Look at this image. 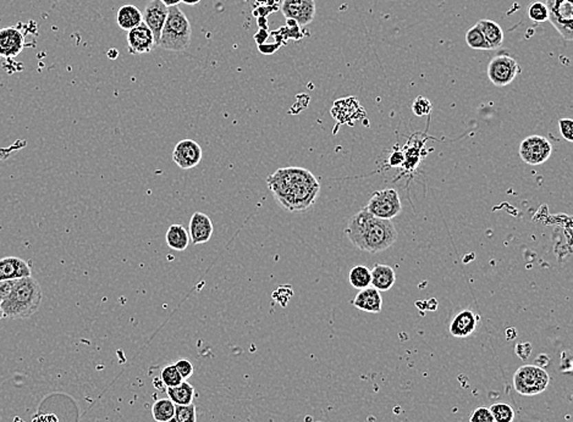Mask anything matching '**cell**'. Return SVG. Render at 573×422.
Wrapping results in <instances>:
<instances>
[{
    "label": "cell",
    "mask_w": 573,
    "mask_h": 422,
    "mask_svg": "<svg viewBox=\"0 0 573 422\" xmlns=\"http://www.w3.org/2000/svg\"><path fill=\"white\" fill-rule=\"evenodd\" d=\"M470 422H494V417L488 408L479 406L471 414Z\"/></svg>",
    "instance_id": "cell-32"
},
{
    "label": "cell",
    "mask_w": 573,
    "mask_h": 422,
    "mask_svg": "<svg viewBox=\"0 0 573 422\" xmlns=\"http://www.w3.org/2000/svg\"><path fill=\"white\" fill-rule=\"evenodd\" d=\"M528 16H530L532 21L538 22V23L548 21L549 14H548L545 4L541 3V1L532 3L530 8H528Z\"/></svg>",
    "instance_id": "cell-30"
},
{
    "label": "cell",
    "mask_w": 573,
    "mask_h": 422,
    "mask_svg": "<svg viewBox=\"0 0 573 422\" xmlns=\"http://www.w3.org/2000/svg\"><path fill=\"white\" fill-rule=\"evenodd\" d=\"M530 353H532V346H530V343H519L516 346V354L519 355L522 360H526V359H528V357L530 355Z\"/></svg>",
    "instance_id": "cell-36"
},
{
    "label": "cell",
    "mask_w": 573,
    "mask_h": 422,
    "mask_svg": "<svg viewBox=\"0 0 573 422\" xmlns=\"http://www.w3.org/2000/svg\"><path fill=\"white\" fill-rule=\"evenodd\" d=\"M116 22L121 30L130 31L142 22V12L135 5L121 6L116 14Z\"/></svg>",
    "instance_id": "cell-22"
},
{
    "label": "cell",
    "mask_w": 573,
    "mask_h": 422,
    "mask_svg": "<svg viewBox=\"0 0 573 422\" xmlns=\"http://www.w3.org/2000/svg\"><path fill=\"white\" fill-rule=\"evenodd\" d=\"M550 376L537 365H524L513 375V387L517 393L526 397L541 395L548 388Z\"/></svg>",
    "instance_id": "cell-5"
},
{
    "label": "cell",
    "mask_w": 573,
    "mask_h": 422,
    "mask_svg": "<svg viewBox=\"0 0 573 422\" xmlns=\"http://www.w3.org/2000/svg\"><path fill=\"white\" fill-rule=\"evenodd\" d=\"M162 3H163L164 5L168 6H177L181 3V0H160Z\"/></svg>",
    "instance_id": "cell-38"
},
{
    "label": "cell",
    "mask_w": 573,
    "mask_h": 422,
    "mask_svg": "<svg viewBox=\"0 0 573 422\" xmlns=\"http://www.w3.org/2000/svg\"><path fill=\"white\" fill-rule=\"evenodd\" d=\"M174 365L177 368V371H179V374H180L182 379H190L192 375H193V365H192L191 362L185 360V359H181L179 362H176Z\"/></svg>",
    "instance_id": "cell-33"
},
{
    "label": "cell",
    "mask_w": 573,
    "mask_h": 422,
    "mask_svg": "<svg viewBox=\"0 0 573 422\" xmlns=\"http://www.w3.org/2000/svg\"><path fill=\"white\" fill-rule=\"evenodd\" d=\"M181 3L187 4V5H197L201 3V0H181Z\"/></svg>",
    "instance_id": "cell-39"
},
{
    "label": "cell",
    "mask_w": 573,
    "mask_h": 422,
    "mask_svg": "<svg viewBox=\"0 0 573 422\" xmlns=\"http://www.w3.org/2000/svg\"><path fill=\"white\" fill-rule=\"evenodd\" d=\"M489 410L494 417V421L512 422L515 419L512 406H508L506 403H495L489 408Z\"/></svg>",
    "instance_id": "cell-26"
},
{
    "label": "cell",
    "mask_w": 573,
    "mask_h": 422,
    "mask_svg": "<svg viewBox=\"0 0 573 422\" xmlns=\"http://www.w3.org/2000/svg\"><path fill=\"white\" fill-rule=\"evenodd\" d=\"M32 422H61L53 414H39L33 417Z\"/></svg>",
    "instance_id": "cell-37"
},
{
    "label": "cell",
    "mask_w": 573,
    "mask_h": 422,
    "mask_svg": "<svg viewBox=\"0 0 573 422\" xmlns=\"http://www.w3.org/2000/svg\"><path fill=\"white\" fill-rule=\"evenodd\" d=\"M166 395H169L170 401H173L175 406H188L192 404L196 390L188 382L182 381L176 387H168Z\"/></svg>",
    "instance_id": "cell-23"
},
{
    "label": "cell",
    "mask_w": 573,
    "mask_h": 422,
    "mask_svg": "<svg viewBox=\"0 0 573 422\" xmlns=\"http://www.w3.org/2000/svg\"><path fill=\"white\" fill-rule=\"evenodd\" d=\"M519 72L517 61L508 55H497L488 65V77L497 87L508 86Z\"/></svg>",
    "instance_id": "cell-8"
},
{
    "label": "cell",
    "mask_w": 573,
    "mask_h": 422,
    "mask_svg": "<svg viewBox=\"0 0 573 422\" xmlns=\"http://www.w3.org/2000/svg\"><path fill=\"white\" fill-rule=\"evenodd\" d=\"M316 10L314 0H284L281 4L283 15L300 26L310 25L314 20Z\"/></svg>",
    "instance_id": "cell-11"
},
{
    "label": "cell",
    "mask_w": 573,
    "mask_h": 422,
    "mask_svg": "<svg viewBox=\"0 0 573 422\" xmlns=\"http://www.w3.org/2000/svg\"><path fill=\"white\" fill-rule=\"evenodd\" d=\"M371 282L373 288L380 291H389L393 288L396 282V275L393 267L382 264H376L371 270Z\"/></svg>",
    "instance_id": "cell-19"
},
{
    "label": "cell",
    "mask_w": 573,
    "mask_h": 422,
    "mask_svg": "<svg viewBox=\"0 0 573 422\" xmlns=\"http://www.w3.org/2000/svg\"><path fill=\"white\" fill-rule=\"evenodd\" d=\"M187 231L190 234L192 244L198 245V244L207 243L213 236V222L207 214L201 212V211H196L192 215L190 226H188Z\"/></svg>",
    "instance_id": "cell-15"
},
{
    "label": "cell",
    "mask_w": 573,
    "mask_h": 422,
    "mask_svg": "<svg viewBox=\"0 0 573 422\" xmlns=\"http://www.w3.org/2000/svg\"><path fill=\"white\" fill-rule=\"evenodd\" d=\"M28 276H31V269L25 260L15 256L0 259V281L19 280Z\"/></svg>",
    "instance_id": "cell-16"
},
{
    "label": "cell",
    "mask_w": 573,
    "mask_h": 422,
    "mask_svg": "<svg viewBox=\"0 0 573 422\" xmlns=\"http://www.w3.org/2000/svg\"><path fill=\"white\" fill-rule=\"evenodd\" d=\"M3 318H4V314H3V310L0 308V320L3 319Z\"/></svg>",
    "instance_id": "cell-41"
},
{
    "label": "cell",
    "mask_w": 573,
    "mask_h": 422,
    "mask_svg": "<svg viewBox=\"0 0 573 422\" xmlns=\"http://www.w3.org/2000/svg\"><path fill=\"white\" fill-rule=\"evenodd\" d=\"M494 422H497V421H494Z\"/></svg>",
    "instance_id": "cell-42"
},
{
    "label": "cell",
    "mask_w": 573,
    "mask_h": 422,
    "mask_svg": "<svg viewBox=\"0 0 573 422\" xmlns=\"http://www.w3.org/2000/svg\"><path fill=\"white\" fill-rule=\"evenodd\" d=\"M345 233L356 248L371 254L388 249L398 239V231L391 220L373 216L366 209L349 219Z\"/></svg>",
    "instance_id": "cell-2"
},
{
    "label": "cell",
    "mask_w": 573,
    "mask_h": 422,
    "mask_svg": "<svg viewBox=\"0 0 573 422\" xmlns=\"http://www.w3.org/2000/svg\"><path fill=\"white\" fill-rule=\"evenodd\" d=\"M166 422H180V421H179V420H176V419H175V417H173V419H170L169 421H166Z\"/></svg>",
    "instance_id": "cell-40"
},
{
    "label": "cell",
    "mask_w": 573,
    "mask_h": 422,
    "mask_svg": "<svg viewBox=\"0 0 573 422\" xmlns=\"http://www.w3.org/2000/svg\"><path fill=\"white\" fill-rule=\"evenodd\" d=\"M412 110H413V113L417 116H424V115H428L431 111V104L426 98L424 97H418L415 99V102H413V105H412Z\"/></svg>",
    "instance_id": "cell-31"
},
{
    "label": "cell",
    "mask_w": 573,
    "mask_h": 422,
    "mask_svg": "<svg viewBox=\"0 0 573 422\" xmlns=\"http://www.w3.org/2000/svg\"><path fill=\"white\" fill-rule=\"evenodd\" d=\"M165 241L168 247L176 252H184V250L188 248V245L191 244V239H190V234L187 228L184 227L180 223H175L171 225L166 234H165Z\"/></svg>",
    "instance_id": "cell-20"
},
{
    "label": "cell",
    "mask_w": 573,
    "mask_h": 422,
    "mask_svg": "<svg viewBox=\"0 0 573 422\" xmlns=\"http://www.w3.org/2000/svg\"><path fill=\"white\" fill-rule=\"evenodd\" d=\"M174 417L180 422H196V406L193 404L175 406Z\"/></svg>",
    "instance_id": "cell-29"
},
{
    "label": "cell",
    "mask_w": 573,
    "mask_h": 422,
    "mask_svg": "<svg viewBox=\"0 0 573 422\" xmlns=\"http://www.w3.org/2000/svg\"><path fill=\"white\" fill-rule=\"evenodd\" d=\"M552 153V143L541 135H530L519 146V157L528 165L545 163Z\"/></svg>",
    "instance_id": "cell-9"
},
{
    "label": "cell",
    "mask_w": 573,
    "mask_h": 422,
    "mask_svg": "<svg viewBox=\"0 0 573 422\" xmlns=\"http://www.w3.org/2000/svg\"><path fill=\"white\" fill-rule=\"evenodd\" d=\"M478 325V316L472 310H464L453 318L450 324V333L456 338L471 336Z\"/></svg>",
    "instance_id": "cell-17"
},
{
    "label": "cell",
    "mask_w": 573,
    "mask_h": 422,
    "mask_svg": "<svg viewBox=\"0 0 573 422\" xmlns=\"http://www.w3.org/2000/svg\"><path fill=\"white\" fill-rule=\"evenodd\" d=\"M25 48V36L17 27L0 30V58H15Z\"/></svg>",
    "instance_id": "cell-14"
},
{
    "label": "cell",
    "mask_w": 573,
    "mask_h": 422,
    "mask_svg": "<svg viewBox=\"0 0 573 422\" xmlns=\"http://www.w3.org/2000/svg\"><path fill=\"white\" fill-rule=\"evenodd\" d=\"M202 146L193 140H182L174 148L173 160L182 170H191L202 162Z\"/></svg>",
    "instance_id": "cell-10"
},
{
    "label": "cell",
    "mask_w": 573,
    "mask_h": 422,
    "mask_svg": "<svg viewBox=\"0 0 573 422\" xmlns=\"http://www.w3.org/2000/svg\"><path fill=\"white\" fill-rule=\"evenodd\" d=\"M365 209L371 212L373 216L391 220L401 212L402 204L400 201L399 193L393 188H388L374 192Z\"/></svg>",
    "instance_id": "cell-6"
},
{
    "label": "cell",
    "mask_w": 573,
    "mask_h": 422,
    "mask_svg": "<svg viewBox=\"0 0 573 422\" xmlns=\"http://www.w3.org/2000/svg\"><path fill=\"white\" fill-rule=\"evenodd\" d=\"M475 25L483 33L490 50L501 47L502 42H504V32L497 22L491 21V20H481Z\"/></svg>",
    "instance_id": "cell-21"
},
{
    "label": "cell",
    "mask_w": 573,
    "mask_h": 422,
    "mask_svg": "<svg viewBox=\"0 0 573 422\" xmlns=\"http://www.w3.org/2000/svg\"><path fill=\"white\" fill-rule=\"evenodd\" d=\"M152 415L157 422L169 421L175 415V404L170 399H159L152 406Z\"/></svg>",
    "instance_id": "cell-25"
},
{
    "label": "cell",
    "mask_w": 573,
    "mask_h": 422,
    "mask_svg": "<svg viewBox=\"0 0 573 422\" xmlns=\"http://www.w3.org/2000/svg\"><path fill=\"white\" fill-rule=\"evenodd\" d=\"M42 298L39 282L32 276L22 277L17 280L9 297L0 303V308L9 319H28L39 311Z\"/></svg>",
    "instance_id": "cell-3"
},
{
    "label": "cell",
    "mask_w": 573,
    "mask_h": 422,
    "mask_svg": "<svg viewBox=\"0 0 573 422\" xmlns=\"http://www.w3.org/2000/svg\"><path fill=\"white\" fill-rule=\"evenodd\" d=\"M466 42L470 45L471 48L475 49V50H490L483 33L481 32V30L477 25H475L468 32L466 33Z\"/></svg>",
    "instance_id": "cell-27"
},
{
    "label": "cell",
    "mask_w": 573,
    "mask_h": 422,
    "mask_svg": "<svg viewBox=\"0 0 573 422\" xmlns=\"http://www.w3.org/2000/svg\"><path fill=\"white\" fill-rule=\"evenodd\" d=\"M349 282L356 289H365L371 286V270L366 266H355L349 272Z\"/></svg>",
    "instance_id": "cell-24"
},
{
    "label": "cell",
    "mask_w": 573,
    "mask_h": 422,
    "mask_svg": "<svg viewBox=\"0 0 573 422\" xmlns=\"http://www.w3.org/2000/svg\"><path fill=\"white\" fill-rule=\"evenodd\" d=\"M352 303L356 308L360 309L362 311L379 314L382 308V294L376 288L367 287L357 293Z\"/></svg>",
    "instance_id": "cell-18"
},
{
    "label": "cell",
    "mask_w": 573,
    "mask_h": 422,
    "mask_svg": "<svg viewBox=\"0 0 573 422\" xmlns=\"http://www.w3.org/2000/svg\"><path fill=\"white\" fill-rule=\"evenodd\" d=\"M168 16V6L164 5L160 0H151L143 11L142 22L153 33L155 44L158 45L160 33Z\"/></svg>",
    "instance_id": "cell-13"
},
{
    "label": "cell",
    "mask_w": 573,
    "mask_h": 422,
    "mask_svg": "<svg viewBox=\"0 0 573 422\" xmlns=\"http://www.w3.org/2000/svg\"><path fill=\"white\" fill-rule=\"evenodd\" d=\"M268 188L285 210L299 212L310 209L321 192L316 176L306 168H278L267 177Z\"/></svg>",
    "instance_id": "cell-1"
},
{
    "label": "cell",
    "mask_w": 573,
    "mask_h": 422,
    "mask_svg": "<svg viewBox=\"0 0 573 422\" xmlns=\"http://www.w3.org/2000/svg\"><path fill=\"white\" fill-rule=\"evenodd\" d=\"M191 23L180 8H168V16L160 33L159 47L170 52H184L191 44Z\"/></svg>",
    "instance_id": "cell-4"
},
{
    "label": "cell",
    "mask_w": 573,
    "mask_h": 422,
    "mask_svg": "<svg viewBox=\"0 0 573 422\" xmlns=\"http://www.w3.org/2000/svg\"><path fill=\"white\" fill-rule=\"evenodd\" d=\"M549 21L566 41L573 39V0H546Z\"/></svg>",
    "instance_id": "cell-7"
},
{
    "label": "cell",
    "mask_w": 573,
    "mask_h": 422,
    "mask_svg": "<svg viewBox=\"0 0 573 422\" xmlns=\"http://www.w3.org/2000/svg\"><path fill=\"white\" fill-rule=\"evenodd\" d=\"M17 280H8V281H0V303L4 302L6 298L9 297L12 288L15 286Z\"/></svg>",
    "instance_id": "cell-35"
},
{
    "label": "cell",
    "mask_w": 573,
    "mask_h": 422,
    "mask_svg": "<svg viewBox=\"0 0 573 422\" xmlns=\"http://www.w3.org/2000/svg\"><path fill=\"white\" fill-rule=\"evenodd\" d=\"M157 47L153 33L141 22L138 26L132 28L127 33V49L132 55L147 54Z\"/></svg>",
    "instance_id": "cell-12"
},
{
    "label": "cell",
    "mask_w": 573,
    "mask_h": 422,
    "mask_svg": "<svg viewBox=\"0 0 573 422\" xmlns=\"http://www.w3.org/2000/svg\"><path fill=\"white\" fill-rule=\"evenodd\" d=\"M559 129L563 138L568 142H573V121L571 119H561L559 121Z\"/></svg>",
    "instance_id": "cell-34"
},
{
    "label": "cell",
    "mask_w": 573,
    "mask_h": 422,
    "mask_svg": "<svg viewBox=\"0 0 573 422\" xmlns=\"http://www.w3.org/2000/svg\"><path fill=\"white\" fill-rule=\"evenodd\" d=\"M160 376H162L160 379H162L163 384H165L166 387H176V386H179V384L184 381L175 365H168V366H165V368L162 370V374H160Z\"/></svg>",
    "instance_id": "cell-28"
}]
</instances>
